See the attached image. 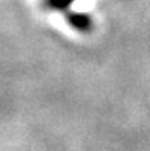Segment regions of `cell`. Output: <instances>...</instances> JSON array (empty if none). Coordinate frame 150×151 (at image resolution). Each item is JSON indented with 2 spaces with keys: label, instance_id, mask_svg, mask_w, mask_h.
Wrapping results in <instances>:
<instances>
[{
  "label": "cell",
  "instance_id": "obj_1",
  "mask_svg": "<svg viewBox=\"0 0 150 151\" xmlns=\"http://www.w3.org/2000/svg\"><path fill=\"white\" fill-rule=\"evenodd\" d=\"M69 23L78 31H89L92 28V20L86 14H69Z\"/></svg>",
  "mask_w": 150,
  "mask_h": 151
},
{
  "label": "cell",
  "instance_id": "obj_2",
  "mask_svg": "<svg viewBox=\"0 0 150 151\" xmlns=\"http://www.w3.org/2000/svg\"><path fill=\"white\" fill-rule=\"evenodd\" d=\"M74 0H48V3L51 8H55V9H66L70 6Z\"/></svg>",
  "mask_w": 150,
  "mask_h": 151
}]
</instances>
